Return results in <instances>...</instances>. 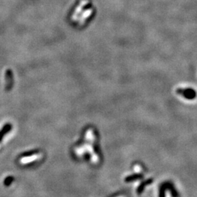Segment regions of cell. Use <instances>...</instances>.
I'll return each instance as SVG.
<instances>
[{
  "label": "cell",
  "instance_id": "1",
  "mask_svg": "<svg viewBox=\"0 0 197 197\" xmlns=\"http://www.w3.org/2000/svg\"><path fill=\"white\" fill-rule=\"evenodd\" d=\"M11 128H12V126H11V125L10 124H7L6 125H4V126L2 128V130L0 131V140L3 138L4 135L5 134L8 133L9 131L11 130Z\"/></svg>",
  "mask_w": 197,
  "mask_h": 197
}]
</instances>
